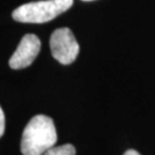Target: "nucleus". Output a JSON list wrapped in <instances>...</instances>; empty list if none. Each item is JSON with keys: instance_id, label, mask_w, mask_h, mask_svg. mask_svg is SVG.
<instances>
[{"instance_id": "423d86ee", "label": "nucleus", "mask_w": 155, "mask_h": 155, "mask_svg": "<svg viewBox=\"0 0 155 155\" xmlns=\"http://www.w3.org/2000/svg\"><path fill=\"white\" fill-rule=\"evenodd\" d=\"M5 131V116L4 112H3L2 108L0 109V136H3Z\"/></svg>"}, {"instance_id": "0eeeda50", "label": "nucleus", "mask_w": 155, "mask_h": 155, "mask_svg": "<svg viewBox=\"0 0 155 155\" xmlns=\"http://www.w3.org/2000/svg\"><path fill=\"white\" fill-rule=\"evenodd\" d=\"M123 155H141V154L139 152H137V151L134 150V149H128Z\"/></svg>"}, {"instance_id": "6e6552de", "label": "nucleus", "mask_w": 155, "mask_h": 155, "mask_svg": "<svg viewBox=\"0 0 155 155\" xmlns=\"http://www.w3.org/2000/svg\"><path fill=\"white\" fill-rule=\"evenodd\" d=\"M82 1H93V0H82Z\"/></svg>"}, {"instance_id": "20e7f679", "label": "nucleus", "mask_w": 155, "mask_h": 155, "mask_svg": "<svg viewBox=\"0 0 155 155\" xmlns=\"http://www.w3.org/2000/svg\"><path fill=\"white\" fill-rule=\"evenodd\" d=\"M41 43L35 35H25L20 40L16 51L9 60V67L13 70H21L31 64L39 54Z\"/></svg>"}, {"instance_id": "39448f33", "label": "nucleus", "mask_w": 155, "mask_h": 155, "mask_svg": "<svg viewBox=\"0 0 155 155\" xmlns=\"http://www.w3.org/2000/svg\"><path fill=\"white\" fill-rule=\"evenodd\" d=\"M43 155H76V148L72 144H64L49 148Z\"/></svg>"}, {"instance_id": "f257e3e1", "label": "nucleus", "mask_w": 155, "mask_h": 155, "mask_svg": "<svg viewBox=\"0 0 155 155\" xmlns=\"http://www.w3.org/2000/svg\"><path fill=\"white\" fill-rule=\"evenodd\" d=\"M58 141L54 120L45 115L32 117L22 132L20 150L23 155H43Z\"/></svg>"}, {"instance_id": "7ed1b4c3", "label": "nucleus", "mask_w": 155, "mask_h": 155, "mask_svg": "<svg viewBox=\"0 0 155 155\" xmlns=\"http://www.w3.org/2000/svg\"><path fill=\"white\" fill-rule=\"evenodd\" d=\"M51 55L61 64H71L79 54L80 46L72 30L67 27L55 29L49 39Z\"/></svg>"}, {"instance_id": "f03ea898", "label": "nucleus", "mask_w": 155, "mask_h": 155, "mask_svg": "<svg viewBox=\"0 0 155 155\" xmlns=\"http://www.w3.org/2000/svg\"><path fill=\"white\" fill-rule=\"evenodd\" d=\"M74 0H42L20 5L12 12V18L23 23H45L72 7Z\"/></svg>"}]
</instances>
